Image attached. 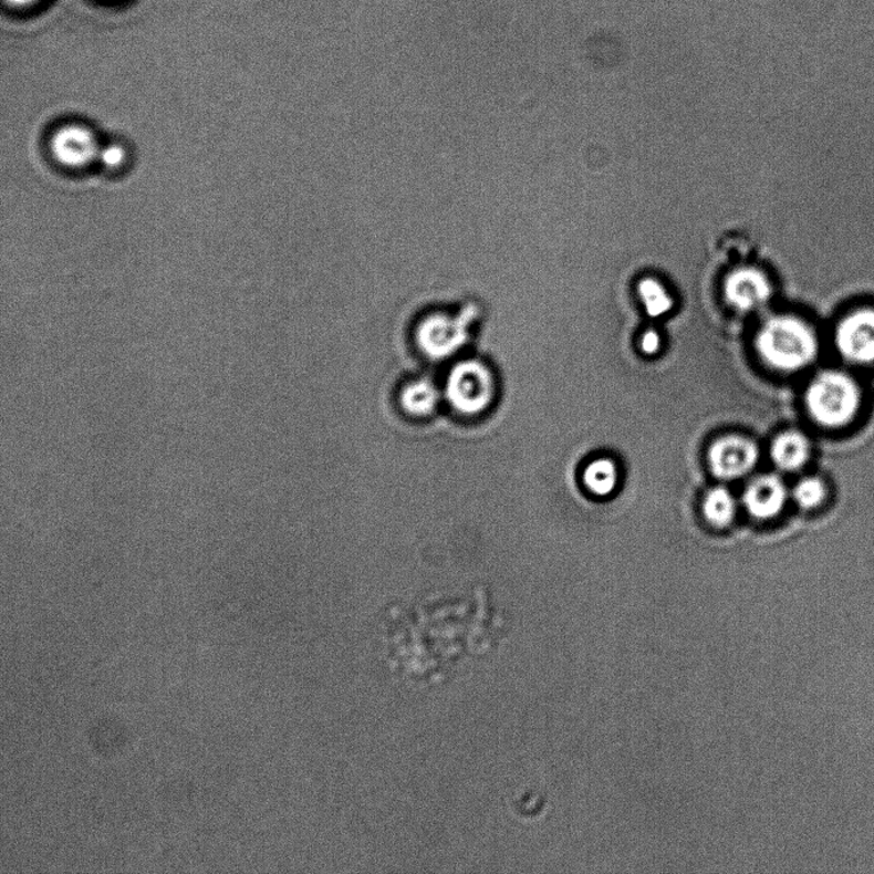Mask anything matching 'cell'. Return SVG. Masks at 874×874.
<instances>
[{
	"mask_svg": "<svg viewBox=\"0 0 874 874\" xmlns=\"http://www.w3.org/2000/svg\"><path fill=\"white\" fill-rule=\"evenodd\" d=\"M763 361L781 372H797L811 365L820 351L812 326L795 316H778L767 322L757 340Z\"/></svg>",
	"mask_w": 874,
	"mask_h": 874,
	"instance_id": "cell-1",
	"label": "cell"
},
{
	"mask_svg": "<svg viewBox=\"0 0 874 874\" xmlns=\"http://www.w3.org/2000/svg\"><path fill=\"white\" fill-rule=\"evenodd\" d=\"M808 413L819 426L839 429L853 422L862 406L860 384L841 371L815 375L805 392Z\"/></svg>",
	"mask_w": 874,
	"mask_h": 874,
	"instance_id": "cell-2",
	"label": "cell"
},
{
	"mask_svg": "<svg viewBox=\"0 0 874 874\" xmlns=\"http://www.w3.org/2000/svg\"><path fill=\"white\" fill-rule=\"evenodd\" d=\"M833 343L841 357L856 365L874 363V306L855 308L836 324Z\"/></svg>",
	"mask_w": 874,
	"mask_h": 874,
	"instance_id": "cell-3",
	"label": "cell"
},
{
	"mask_svg": "<svg viewBox=\"0 0 874 874\" xmlns=\"http://www.w3.org/2000/svg\"><path fill=\"white\" fill-rule=\"evenodd\" d=\"M447 395L457 410L467 414L483 410L493 396L492 375L477 362L464 363L449 377Z\"/></svg>",
	"mask_w": 874,
	"mask_h": 874,
	"instance_id": "cell-4",
	"label": "cell"
},
{
	"mask_svg": "<svg viewBox=\"0 0 874 874\" xmlns=\"http://www.w3.org/2000/svg\"><path fill=\"white\" fill-rule=\"evenodd\" d=\"M758 459L759 451L753 440L740 436L718 439L709 449L710 469L724 480L745 477L756 467Z\"/></svg>",
	"mask_w": 874,
	"mask_h": 874,
	"instance_id": "cell-5",
	"label": "cell"
},
{
	"mask_svg": "<svg viewBox=\"0 0 874 874\" xmlns=\"http://www.w3.org/2000/svg\"><path fill=\"white\" fill-rule=\"evenodd\" d=\"M469 318L465 315L436 314L428 316L419 326L418 339L430 356L451 355L468 339Z\"/></svg>",
	"mask_w": 874,
	"mask_h": 874,
	"instance_id": "cell-6",
	"label": "cell"
},
{
	"mask_svg": "<svg viewBox=\"0 0 874 874\" xmlns=\"http://www.w3.org/2000/svg\"><path fill=\"white\" fill-rule=\"evenodd\" d=\"M788 500L785 483L778 476L759 477L751 481L745 493V504L751 517L772 519L778 517Z\"/></svg>",
	"mask_w": 874,
	"mask_h": 874,
	"instance_id": "cell-7",
	"label": "cell"
},
{
	"mask_svg": "<svg viewBox=\"0 0 874 874\" xmlns=\"http://www.w3.org/2000/svg\"><path fill=\"white\" fill-rule=\"evenodd\" d=\"M726 296L740 310H750L770 298L771 285L756 269H742L730 275L725 285Z\"/></svg>",
	"mask_w": 874,
	"mask_h": 874,
	"instance_id": "cell-8",
	"label": "cell"
},
{
	"mask_svg": "<svg viewBox=\"0 0 874 874\" xmlns=\"http://www.w3.org/2000/svg\"><path fill=\"white\" fill-rule=\"evenodd\" d=\"M772 459L783 471L803 468L811 457L810 439L802 431L788 430L776 437L771 448Z\"/></svg>",
	"mask_w": 874,
	"mask_h": 874,
	"instance_id": "cell-9",
	"label": "cell"
},
{
	"mask_svg": "<svg viewBox=\"0 0 874 874\" xmlns=\"http://www.w3.org/2000/svg\"><path fill=\"white\" fill-rule=\"evenodd\" d=\"M704 511L707 520L715 527H726L737 513V502L726 488L717 487L705 498Z\"/></svg>",
	"mask_w": 874,
	"mask_h": 874,
	"instance_id": "cell-10",
	"label": "cell"
},
{
	"mask_svg": "<svg viewBox=\"0 0 874 874\" xmlns=\"http://www.w3.org/2000/svg\"><path fill=\"white\" fill-rule=\"evenodd\" d=\"M584 481L594 495L601 497L611 495L617 486L616 465L608 459L593 461L584 472Z\"/></svg>",
	"mask_w": 874,
	"mask_h": 874,
	"instance_id": "cell-11",
	"label": "cell"
},
{
	"mask_svg": "<svg viewBox=\"0 0 874 874\" xmlns=\"http://www.w3.org/2000/svg\"><path fill=\"white\" fill-rule=\"evenodd\" d=\"M795 502L804 510L819 508L826 500L828 488L820 478L810 477L800 480L792 491Z\"/></svg>",
	"mask_w": 874,
	"mask_h": 874,
	"instance_id": "cell-12",
	"label": "cell"
},
{
	"mask_svg": "<svg viewBox=\"0 0 874 874\" xmlns=\"http://www.w3.org/2000/svg\"><path fill=\"white\" fill-rule=\"evenodd\" d=\"M639 293L651 316H660L673 306V301L662 285L653 280H644L639 284Z\"/></svg>",
	"mask_w": 874,
	"mask_h": 874,
	"instance_id": "cell-13",
	"label": "cell"
},
{
	"mask_svg": "<svg viewBox=\"0 0 874 874\" xmlns=\"http://www.w3.org/2000/svg\"><path fill=\"white\" fill-rule=\"evenodd\" d=\"M436 402V391L427 383L414 384V386L407 388L404 395L405 406L415 414L431 412Z\"/></svg>",
	"mask_w": 874,
	"mask_h": 874,
	"instance_id": "cell-14",
	"label": "cell"
},
{
	"mask_svg": "<svg viewBox=\"0 0 874 874\" xmlns=\"http://www.w3.org/2000/svg\"><path fill=\"white\" fill-rule=\"evenodd\" d=\"M659 345L660 340L656 332L649 331L644 334L642 340V350L644 354L653 355L658 353Z\"/></svg>",
	"mask_w": 874,
	"mask_h": 874,
	"instance_id": "cell-15",
	"label": "cell"
},
{
	"mask_svg": "<svg viewBox=\"0 0 874 874\" xmlns=\"http://www.w3.org/2000/svg\"><path fill=\"white\" fill-rule=\"evenodd\" d=\"M40 2V0H4V3L15 8V10H27L32 6H35Z\"/></svg>",
	"mask_w": 874,
	"mask_h": 874,
	"instance_id": "cell-16",
	"label": "cell"
}]
</instances>
